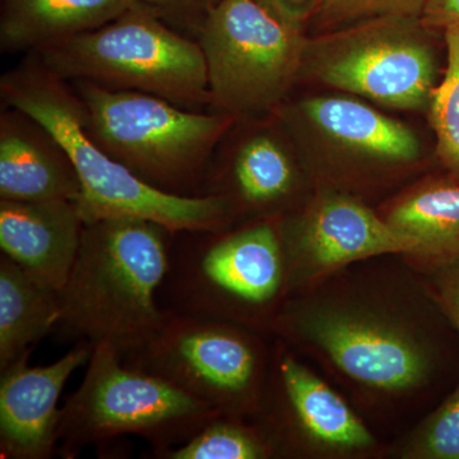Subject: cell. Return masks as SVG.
<instances>
[{
	"label": "cell",
	"instance_id": "6da1fadb",
	"mask_svg": "<svg viewBox=\"0 0 459 459\" xmlns=\"http://www.w3.org/2000/svg\"><path fill=\"white\" fill-rule=\"evenodd\" d=\"M174 234L141 217L84 223L77 258L59 291L60 336L108 344L122 359L146 346L168 314L160 291Z\"/></svg>",
	"mask_w": 459,
	"mask_h": 459
},
{
	"label": "cell",
	"instance_id": "7a4b0ae2",
	"mask_svg": "<svg viewBox=\"0 0 459 459\" xmlns=\"http://www.w3.org/2000/svg\"><path fill=\"white\" fill-rule=\"evenodd\" d=\"M32 54V59L3 75L2 99L38 120L65 147L80 178L74 204L84 223L133 216L172 232L216 231L229 225L234 214L222 197L172 195L115 161L87 132L82 102L71 83L50 74Z\"/></svg>",
	"mask_w": 459,
	"mask_h": 459
},
{
	"label": "cell",
	"instance_id": "3957f363",
	"mask_svg": "<svg viewBox=\"0 0 459 459\" xmlns=\"http://www.w3.org/2000/svg\"><path fill=\"white\" fill-rule=\"evenodd\" d=\"M86 129L115 161L164 192L202 195L214 148L235 117L204 114L140 91L75 81Z\"/></svg>",
	"mask_w": 459,
	"mask_h": 459
},
{
	"label": "cell",
	"instance_id": "277c9868",
	"mask_svg": "<svg viewBox=\"0 0 459 459\" xmlns=\"http://www.w3.org/2000/svg\"><path fill=\"white\" fill-rule=\"evenodd\" d=\"M35 54L65 82L140 91L186 108L210 105L201 45L175 32L142 2L105 26Z\"/></svg>",
	"mask_w": 459,
	"mask_h": 459
},
{
	"label": "cell",
	"instance_id": "5b68a950",
	"mask_svg": "<svg viewBox=\"0 0 459 459\" xmlns=\"http://www.w3.org/2000/svg\"><path fill=\"white\" fill-rule=\"evenodd\" d=\"M225 229L175 232L160 291L165 312L225 322L272 314L289 271L279 226Z\"/></svg>",
	"mask_w": 459,
	"mask_h": 459
},
{
	"label": "cell",
	"instance_id": "8992f818",
	"mask_svg": "<svg viewBox=\"0 0 459 459\" xmlns=\"http://www.w3.org/2000/svg\"><path fill=\"white\" fill-rule=\"evenodd\" d=\"M221 415L162 377L124 364L108 344H96L82 382L60 410L56 455L77 458L87 446H101L135 435L151 451L186 443Z\"/></svg>",
	"mask_w": 459,
	"mask_h": 459
},
{
	"label": "cell",
	"instance_id": "52a82bcc",
	"mask_svg": "<svg viewBox=\"0 0 459 459\" xmlns=\"http://www.w3.org/2000/svg\"><path fill=\"white\" fill-rule=\"evenodd\" d=\"M307 39L255 0H222L199 25L211 107L235 119L280 108L300 78Z\"/></svg>",
	"mask_w": 459,
	"mask_h": 459
},
{
	"label": "cell",
	"instance_id": "ba28073f",
	"mask_svg": "<svg viewBox=\"0 0 459 459\" xmlns=\"http://www.w3.org/2000/svg\"><path fill=\"white\" fill-rule=\"evenodd\" d=\"M421 18L380 17L307 39L300 77L400 110H424L437 54Z\"/></svg>",
	"mask_w": 459,
	"mask_h": 459
},
{
	"label": "cell",
	"instance_id": "9c48e42d",
	"mask_svg": "<svg viewBox=\"0 0 459 459\" xmlns=\"http://www.w3.org/2000/svg\"><path fill=\"white\" fill-rule=\"evenodd\" d=\"M166 313L156 336L124 364L162 377L221 415L255 409L263 377L258 343L225 320Z\"/></svg>",
	"mask_w": 459,
	"mask_h": 459
},
{
	"label": "cell",
	"instance_id": "30bf717a",
	"mask_svg": "<svg viewBox=\"0 0 459 459\" xmlns=\"http://www.w3.org/2000/svg\"><path fill=\"white\" fill-rule=\"evenodd\" d=\"M273 325L316 344L344 374L373 388L401 391L419 385L430 368L419 341L371 314L336 307L295 312L287 307Z\"/></svg>",
	"mask_w": 459,
	"mask_h": 459
},
{
	"label": "cell",
	"instance_id": "8fae6325",
	"mask_svg": "<svg viewBox=\"0 0 459 459\" xmlns=\"http://www.w3.org/2000/svg\"><path fill=\"white\" fill-rule=\"evenodd\" d=\"M287 265L329 271L369 256L415 255L418 243L344 195L323 197L294 228L281 229Z\"/></svg>",
	"mask_w": 459,
	"mask_h": 459
},
{
	"label": "cell",
	"instance_id": "7c38bea8",
	"mask_svg": "<svg viewBox=\"0 0 459 459\" xmlns=\"http://www.w3.org/2000/svg\"><path fill=\"white\" fill-rule=\"evenodd\" d=\"M92 351V344L80 341L47 367H30L25 359L0 370L2 458L49 459L56 455L60 395Z\"/></svg>",
	"mask_w": 459,
	"mask_h": 459
},
{
	"label": "cell",
	"instance_id": "4fadbf2b",
	"mask_svg": "<svg viewBox=\"0 0 459 459\" xmlns=\"http://www.w3.org/2000/svg\"><path fill=\"white\" fill-rule=\"evenodd\" d=\"M83 229L74 202L0 199L2 255L56 291L71 274Z\"/></svg>",
	"mask_w": 459,
	"mask_h": 459
},
{
	"label": "cell",
	"instance_id": "5bb4252c",
	"mask_svg": "<svg viewBox=\"0 0 459 459\" xmlns=\"http://www.w3.org/2000/svg\"><path fill=\"white\" fill-rule=\"evenodd\" d=\"M80 193V178L59 141L23 111H2L0 199L75 202Z\"/></svg>",
	"mask_w": 459,
	"mask_h": 459
},
{
	"label": "cell",
	"instance_id": "9a60e30c",
	"mask_svg": "<svg viewBox=\"0 0 459 459\" xmlns=\"http://www.w3.org/2000/svg\"><path fill=\"white\" fill-rule=\"evenodd\" d=\"M285 117L307 126V131L318 135L334 152L359 161L409 164L420 156L415 133L358 100L334 96L305 99Z\"/></svg>",
	"mask_w": 459,
	"mask_h": 459
},
{
	"label": "cell",
	"instance_id": "2e32d148",
	"mask_svg": "<svg viewBox=\"0 0 459 459\" xmlns=\"http://www.w3.org/2000/svg\"><path fill=\"white\" fill-rule=\"evenodd\" d=\"M141 0H3L0 48L38 53L117 20Z\"/></svg>",
	"mask_w": 459,
	"mask_h": 459
},
{
	"label": "cell",
	"instance_id": "e0dca14e",
	"mask_svg": "<svg viewBox=\"0 0 459 459\" xmlns=\"http://www.w3.org/2000/svg\"><path fill=\"white\" fill-rule=\"evenodd\" d=\"M59 319V291L0 255V370L30 359Z\"/></svg>",
	"mask_w": 459,
	"mask_h": 459
},
{
	"label": "cell",
	"instance_id": "ac0fdd59",
	"mask_svg": "<svg viewBox=\"0 0 459 459\" xmlns=\"http://www.w3.org/2000/svg\"><path fill=\"white\" fill-rule=\"evenodd\" d=\"M279 391L296 421L310 437L338 449H364L373 437L340 395L291 355L276 365Z\"/></svg>",
	"mask_w": 459,
	"mask_h": 459
},
{
	"label": "cell",
	"instance_id": "d6986e66",
	"mask_svg": "<svg viewBox=\"0 0 459 459\" xmlns=\"http://www.w3.org/2000/svg\"><path fill=\"white\" fill-rule=\"evenodd\" d=\"M386 221L418 243L415 256L437 268L459 263V183H431L402 198Z\"/></svg>",
	"mask_w": 459,
	"mask_h": 459
},
{
	"label": "cell",
	"instance_id": "ffe728a7",
	"mask_svg": "<svg viewBox=\"0 0 459 459\" xmlns=\"http://www.w3.org/2000/svg\"><path fill=\"white\" fill-rule=\"evenodd\" d=\"M220 193L235 213L238 204L263 211L280 204L294 189L295 168L286 148L271 133H256L240 144Z\"/></svg>",
	"mask_w": 459,
	"mask_h": 459
},
{
	"label": "cell",
	"instance_id": "44dd1931",
	"mask_svg": "<svg viewBox=\"0 0 459 459\" xmlns=\"http://www.w3.org/2000/svg\"><path fill=\"white\" fill-rule=\"evenodd\" d=\"M273 452L263 431L241 424L238 416L219 415L186 443L148 455L156 459H262Z\"/></svg>",
	"mask_w": 459,
	"mask_h": 459
},
{
	"label": "cell",
	"instance_id": "7402d4cb",
	"mask_svg": "<svg viewBox=\"0 0 459 459\" xmlns=\"http://www.w3.org/2000/svg\"><path fill=\"white\" fill-rule=\"evenodd\" d=\"M446 69L429 102L437 153L444 168L459 183V25L444 30Z\"/></svg>",
	"mask_w": 459,
	"mask_h": 459
},
{
	"label": "cell",
	"instance_id": "603a6c76",
	"mask_svg": "<svg viewBox=\"0 0 459 459\" xmlns=\"http://www.w3.org/2000/svg\"><path fill=\"white\" fill-rule=\"evenodd\" d=\"M428 0H319L316 23L323 29H341L380 17L421 18Z\"/></svg>",
	"mask_w": 459,
	"mask_h": 459
},
{
	"label": "cell",
	"instance_id": "cb8c5ba5",
	"mask_svg": "<svg viewBox=\"0 0 459 459\" xmlns=\"http://www.w3.org/2000/svg\"><path fill=\"white\" fill-rule=\"evenodd\" d=\"M410 455L415 458L459 459V386L420 429Z\"/></svg>",
	"mask_w": 459,
	"mask_h": 459
},
{
	"label": "cell",
	"instance_id": "d4e9b609",
	"mask_svg": "<svg viewBox=\"0 0 459 459\" xmlns=\"http://www.w3.org/2000/svg\"><path fill=\"white\" fill-rule=\"evenodd\" d=\"M283 25L303 30L313 20L319 0H255Z\"/></svg>",
	"mask_w": 459,
	"mask_h": 459
},
{
	"label": "cell",
	"instance_id": "484cf974",
	"mask_svg": "<svg viewBox=\"0 0 459 459\" xmlns=\"http://www.w3.org/2000/svg\"><path fill=\"white\" fill-rule=\"evenodd\" d=\"M437 286V296L446 314L459 333V263L444 270Z\"/></svg>",
	"mask_w": 459,
	"mask_h": 459
},
{
	"label": "cell",
	"instance_id": "4316f807",
	"mask_svg": "<svg viewBox=\"0 0 459 459\" xmlns=\"http://www.w3.org/2000/svg\"><path fill=\"white\" fill-rule=\"evenodd\" d=\"M430 30H446L459 25V0H428L421 16Z\"/></svg>",
	"mask_w": 459,
	"mask_h": 459
},
{
	"label": "cell",
	"instance_id": "83f0119b",
	"mask_svg": "<svg viewBox=\"0 0 459 459\" xmlns=\"http://www.w3.org/2000/svg\"><path fill=\"white\" fill-rule=\"evenodd\" d=\"M155 9L157 13L199 14L204 17L210 9L216 7L222 0H141Z\"/></svg>",
	"mask_w": 459,
	"mask_h": 459
}]
</instances>
